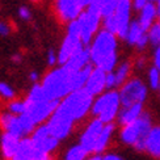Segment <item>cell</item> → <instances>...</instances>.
I'll list each match as a JSON object with an SVG mask.
<instances>
[{
  "instance_id": "28",
  "label": "cell",
  "mask_w": 160,
  "mask_h": 160,
  "mask_svg": "<svg viewBox=\"0 0 160 160\" xmlns=\"http://www.w3.org/2000/svg\"><path fill=\"white\" fill-rule=\"evenodd\" d=\"M92 3H95L96 5L100 7L102 18H104V17H108V16H110V15L114 13L117 5L119 3V0H93Z\"/></svg>"
},
{
  "instance_id": "35",
  "label": "cell",
  "mask_w": 160,
  "mask_h": 160,
  "mask_svg": "<svg viewBox=\"0 0 160 160\" xmlns=\"http://www.w3.org/2000/svg\"><path fill=\"white\" fill-rule=\"evenodd\" d=\"M32 160H52V156H51V154H49V152L36 150V152H34V155H33Z\"/></svg>"
},
{
  "instance_id": "22",
  "label": "cell",
  "mask_w": 160,
  "mask_h": 160,
  "mask_svg": "<svg viewBox=\"0 0 160 160\" xmlns=\"http://www.w3.org/2000/svg\"><path fill=\"white\" fill-rule=\"evenodd\" d=\"M114 132H116V125H114V122L105 123L101 134H100L97 142L95 144L93 154H102V152L108 148V146H109V143L112 141L113 135H114Z\"/></svg>"
},
{
  "instance_id": "47",
  "label": "cell",
  "mask_w": 160,
  "mask_h": 160,
  "mask_svg": "<svg viewBox=\"0 0 160 160\" xmlns=\"http://www.w3.org/2000/svg\"><path fill=\"white\" fill-rule=\"evenodd\" d=\"M159 91H160V87H159Z\"/></svg>"
},
{
  "instance_id": "38",
  "label": "cell",
  "mask_w": 160,
  "mask_h": 160,
  "mask_svg": "<svg viewBox=\"0 0 160 160\" xmlns=\"http://www.w3.org/2000/svg\"><path fill=\"white\" fill-rule=\"evenodd\" d=\"M11 33V26L5 21H0V36L7 37Z\"/></svg>"
},
{
  "instance_id": "6",
  "label": "cell",
  "mask_w": 160,
  "mask_h": 160,
  "mask_svg": "<svg viewBox=\"0 0 160 160\" xmlns=\"http://www.w3.org/2000/svg\"><path fill=\"white\" fill-rule=\"evenodd\" d=\"M76 20L80 26L82 42L84 46H89L93 37L96 36V33L101 29V24H102L101 9L95 3H91Z\"/></svg>"
},
{
  "instance_id": "18",
  "label": "cell",
  "mask_w": 160,
  "mask_h": 160,
  "mask_svg": "<svg viewBox=\"0 0 160 160\" xmlns=\"http://www.w3.org/2000/svg\"><path fill=\"white\" fill-rule=\"evenodd\" d=\"M88 63H91V52H89L88 46H84V48H82L79 51H76L63 66L71 74H75L76 71L82 70Z\"/></svg>"
},
{
  "instance_id": "32",
  "label": "cell",
  "mask_w": 160,
  "mask_h": 160,
  "mask_svg": "<svg viewBox=\"0 0 160 160\" xmlns=\"http://www.w3.org/2000/svg\"><path fill=\"white\" fill-rule=\"evenodd\" d=\"M0 97H3L4 100L11 101V100L16 98V92L8 83L0 82Z\"/></svg>"
},
{
  "instance_id": "39",
  "label": "cell",
  "mask_w": 160,
  "mask_h": 160,
  "mask_svg": "<svg viewBox=\"0 0 160 160\" xmlns=\"http://www.w3.org/2000/svg\"><path fill=\"white\" fill-rule=\"evenodd\" d=\"M154 66L160 70V45L155 48V52H154Z\"/></svg>"
},
{
  "instance_id": "8",
  "label": "cell",
  "mask_w": 160,
  "mask_h": 160,
  "mask_svg": "<svg viewBox=\"0 0 160 160\" xmlns=\"http://www.w3.org/2000/svg\"><path fill=\"white\" fill-rule=\"evenodd\" d=\"M121 106H131L135 104H144L147 100L148 88L141 78H130L118 88Z\"/></svg>"
},
{
  "instance_id": "43",
  "label": "cell",
  "mask_w": 160,
  "mask_h": 160,
  "mask_svg": "<svg viewBox=\"0 0 160 160\" xmlns=\"http://www.w3.org/2000/svg\"><path fill=\"white\" fill-rule=\"evenodd\" d=\"M21 55H20V54H15V55H13L12 57V61L13 62H15V63H20V62H21Z\"/></svg>"
},
{
  "instance_id": "13",
  "label": "cell",
  "mask_w": 160,
  "mask_h": 160,
  "mask_svg": "<svg viewBox=\"0 0 160 160\" xmlns=\"http://www.w3.org/2000/svg\"><path fill=\"white\" fill-rule=\"evenodd\" d=\"M30 139H32L33 144H34L36 150L49 152V154H52V152L59 147V143H61V141H59L58 138L51 135L46 122L37 126L34 131L32 132Z\"/></svg>"
},
{
  "instance_id": "31",
  "label": "cell",
  "mask_w": 160,
  "mask_h": 160,
  "mask_svg": "<svg viewBox=\"0 0 160 160\" xmlns=\"http://www.w3.org/2000/svg\"><path fill=\"white\" fill-rule=\"evenodd\" d=\"M147 36H148V41L151 46L156 48V46L160 45V22L159 21H156L147 30Z\"/></svg>"
},
{
  "instance_id": "16",
  "label": "cell",
  "mask_w": 160,
  "mask_h": 160,
  "mask_svg": "<svg viewBox=\"0 0 160 160\" xmlns=\"http://www.w3.org/2000/svg\"><path fill=\"white\" fill-rule=\"evenodd\" d=\"M106 74H108L106 71L95 66L84 85V89L93 97H97L104 93L106 91Z\"/></svg>"
},
{
  "instance_id": "21",
  "label": "cell",
  "mask_w": 160,
  "mask_h": 160,
  "mask_svg": "<svg viewBox=\"0 0 160 160\" xmlns=\"http://www.w3.org/2000/svg\"><path fill=\"white\" fill-rule=\"evenodd\" d=\"M144 152L154 159H160V125H154L146 138Z\"/></svg>"
},
{
  "instance_id": "2",
  "label": "cell",
  "mask_w": 160,
  "mask_h": 160,
  "mask_svg": "<svg viewBox=\"0 0 160 160\" xmlns=\"http://www.w3.org/2000/svg\"><path fill=\"white\" fill-rule=\"evenodd\" d=\"M154 126L152 116L148 112H143L142 116L134 122L126 126H121L119 131V139L126 146H130L138 152H144L146 138H147L150 130Z\"/></svg>"
},
{
  "instance_id": "4",
  "label": "cell",
  "mask_w": 160,
  "mask_h": 160,
  "mask_svg": "<svg viewBox=\"0 0 160 160\" xmlns=\"http://www.w3.org/2000/svg\"><path fill=\"white\" fill-rule=\"evenodd\" d=\"M121 109L118 89H108L95 97L91 108V116L101 119L104 123L114 122Z\"/></svg>"
},
{
  "instance_id": "24",
  "label": "cell",
  "mask_w": 160,
  "mask_h": 160,
  "mask_svg": "<svg viewBox=\"0 0 160 160\" xmlns=\"http://www.w3.org/2000/svg\"><path fill=\"white\" fill-rule=\"evenodd\" d=\"M147 32H144L143 28L141 26V24H139L138 18H132L131 22H130V26H129V30H128V34H126V38L125 41L128 45L130 46H137V43L141 41V38L146 34Z\"/></svg>"
},
{
  "instance_id": "46",
  "label": "cell",
  "mask_w": 160,
  "mask_h": 160,
  "mask_svg": "<svg viewBox=\"0 0 160 160\" xmlns=\"http://www.w3.org/2000/svg\"><path fill=\"white\" fill-rule=\"evenodd\" d=\"M150 2H152V3H158L159 0H150Z\"/></svg>"
},
{
  "instance_id": "3",
  "label": "cell",
  "mask_w": 160,
  "mask_h": 160,
  "mask_svg": "<svg viewBox=\"0 0 160 160\" xmlns=\"http://www.w3.org/2000/svg\"><path fill=\"white\" fill-rule=\"evenodd\" d=\"M71 76L72 74L64 66L52 67L41 80L46 97L50 100H62L71 93L74 91Z\"/></svg>"
},
{
  "instance_id": "27",
  "label": "cell",
  "mask_w": 160,
  "mask_h": 160,
  "mask_svg": "<svg viewBox=\"0 0 160 160\" xmlns=\"http://www.w3.org/2000/svg\"><path fill=\"white\" fill-rule=\"evenodd\" d=\"M89 156L88 151H87L80 143L74 144L67 150L64 155V160H85Z\"/></svg>"
},
{
  "instance_id": "20",
  "label": "cell",
  "mask_w": 160,
  "mask_h": 160,
  "mask_svg": "<svg viewBox=\"0 0 160 160\" xmlns=\"http://www.w3.org/2000/svg\"><path fill=\"white\" fill-rule=\"evenodd\" d=\"M138 21L144 32H147L152 25L158 21V5L156 3L148 2L143 8L139 11Z\"/></svg>"
},
{
  "instance_id": "14",
  "label": "cell",
  "mask_w": 160,
  "mask_h": 160,
  "mask_svg": "<svg viewBox=\"0 0 160 160\" xmlns=\"http://www.w3.org/2000/svg\"><path fill=\"white\" fill-rule=\"evenodd\" d=\"M104 122L101 119H98L96 117H92L91 121L87 123L85 129L83 130L82 135L79 138V143L83 146V147L88 151V154H93V148H95V144L97 142V139L101 134V131L104 129Z\"/></svg>"
},
{
  "instance_id": "44",
  "label": "cell",
  "mask_w": 160,
  "mask_h": 160,
  "mask_svg": "<svg viewBox=\"0 0 160 160\" xmlns=\"http://www.w3.org/2000/svg\"><path fill=\"white\" fill-rule=\"evenodd\" d=\"M156 5H158V21L160 22V0L156 3Z\"/></svg>"
},
{
  "instance_id": "34",
  "label": "cell",
  "mask_w": 160,
  "mask_h": 160,
  "mask_svg": "<svg viewBox=\"0 0 160 160\" xmlns=\"http://www.w3.org/2000/svg\"><path fill=\"white\" fill-rule=\"evenodd\" d=\"M48 64L50 67H55L58 64V52H55L52 49L48 51Z\"/></svg>"
},
{
  "instance_id": "40",
  "label": "cell",
  "mask_w": 160,
  "mask_h": 160,
  "mask_svg": "<svg viewBox=\"0 0 160 160\" xmlns=\"http://www.w3.org/2000/svg\"><path fill=\"white\" fill-rule=\"evenodd\" d=\"M102 160H125V159L117 154H114V152H108V154L102 155Z\"/></svg>"
},
{
  "instance_id": "30",
  "label": "cell",
  "mask_w": 160,
  "mask_h": 160,
  "mask_svg": "<svg viewBox=\"0 0 160 160\" xmlns=\"http://www.w3.org/2000/svg\"><path fill=\"white\" fill-rule=\"evenodd\" d=\"M7 110L12 114H16V116H20L25 113L26 110V105H25V100H11L8 102V106H7Z\"/></svg>"
},
{
  "instance_id": "19",
  "label": "cell",
  "mask_w": 160,
  "mask_h": 160,
  "mask_svg": "<svg viewBox=\"0 0 160 160\" xmlns=\"http://www.w3.org/2000/svg\"><path fill=\"white\" fill-rule=\"evenodd\" d=\"M144 112V104H135L131 106H121L117 116V123L119 126H126L134 122Z\"/></svg>"
},
{
  "instance_id": "1",
  "label": "cell",
  "mask_w": 160,
  "mask_h": 160,
  "mask_svg": "<svg viewBox=\"0 0 160 160\" xmlns=\"http://www.w3.org/2000/svg\"><path fill=\"white\" fill-rule=\"evenodd\" d=\"M118 37L101 28L93 37L89 48L91 62L106 72L114 71L118 64Z\"/></svg>"
},
{
  "instance_id": "15",
  "label": "cell",
  "mask_w": 160,
  "mask_h": 160,
  "mask_svg": "<svg viewBox=\"0 0 160 160\" xmlns=\"http://www.w3.org/2000/svg\"><path fill=\"white\" fill-rule=\"evenodd\" d=\"M131 12H132V3L131 0H119L117 8L114 11V17L117 21V37L125 41L126 34H128L129 26L131 22Z\"/></svg>"
},
{
  "instance_id": "9",
  "label": "cell",
  "mask_w": 160,
  "mask_h": 160,
  "mask_svg": "<svg viewBox=\"0 0 160 160\" xmlns=\"http://www.w3.org/2000/svg\"><path fill=\"white\" fill-rule=\"evenodd\" d=\"M84 45L80 38V26L78 20L67 24V32L58 50V66H63L68 59L79 51Z\"/></svg>"
},
{
  "instance_id": "17",
  "label": "cell",
  "mask_w": 160,
  "mask_h": 160,
  "mask_svg": "<svg viewBox=\"0 0 160 160\" xmlns=\"http://www.w3.org/2000/svg\"><path fill=\"white\" fill-rule=\"evenodd\" d=\"M21 138L11 134L8 131H3L0 134V154L4 160H11L18 150Z\"/></svg>"
},
{
  "instance_id": "10",
  "label": "cell",
  "mask_w": 160,
  "mask_h": 160,
  "mask_svg": "<svg viewBox=\"0 0 160 160\" xmlns=\"http://www.w3.org/2000/svg\"><path fill=\"white\" fill-rule=\"evenodd\" d=\"M75 123H76L75 119L72 117H70L67 113L64 110H62L59 106L51 114V117L46 121V125H48L51 135L58 138L61 142L70 137Z\"/></svg>"
},
{
  "instance_id": "41",
  "label": "cell",
  "mask_w": 160,
  "mask_h": 160,
  "mask_svg": "<svg viewBox=\"0 0 160 160\" xmlns=\"http://www.w3.org/2000/svg\"><path fill=\"white\" fill-rule=\"evenodd\" d=\"M29 80L34 84V83H38V80H39V74L37 71H32L30 74H29Z\"/></svg>"
},
{
  "instance_id": "36",
  "label": "cell",
  "mask_w": 160,
  "mask_h": 160,
  "mask_svg": "<svg viewBox=\"0 0 160 160\" xmlns=\"http://www.w3.org/2000/svg\"><path fill=\"white\" fill-rule=\"evenodd\" d=\"M108 89H117L116 88V76L114 72H108L106 74V91Z\"/></svg>"
},
{
  "instance_id": "45",
  "label": "cell",
  "mask_w": 160,
  "mask_h": 160,
  "mask_svg": "<svg viewBox=\"0 0 160 160\" xmlns=\"http://www.w3.org/2000/svg\"><path fill=\"white\" fill-rule=\"evenodd\" d=\"M30 2H33V3H39L41 0H30Z\"/></svg>"
},
{
  "instance_id": "25",
  "label": "cell",
  "mask_w": 160,
  "mask_h": 160,
  "mask_svg": "<svg viewBox=\"0 0 160 160\" xmlns=\"http://www.w3.org/2000/svg\"><path fill=\"white\" fill-rule=\"evenodd\" d=\"M93 67H95V64L91 62V63L87 64L85 67H83L82 70H79V71L75 72V74H72V76H71V80H72V89L78 91V89L84 88V85H85V83H87V80H88V78H89V75H91Z\"/></svg>"
},
{
  "instance_id": "42",
  "label": "cell",
  "mask_w": 160,
  "mask_h": 160,
  "mask_svg": "<svg viewBox=\"0 0 160 160\" xmlns=\"http://www.w3.org/2000/svg\"><path fill=\"white\" fill-rule=\"evenodd\" d=\"M85 160H102V154H91Z\"/></svg>"
},
{
  "instance_id": "11",
  "label": "cell",
  "mask_w": 160,
  "mask_h": 160,
  "mask_svg": "<svg viewBox=\"0 0 160 160\" xmlns=\"http://www.w3.org/2000/svg\"><path fill=\"white\" fill-rule=\"evenodd\" d=\"M59 102H61V100L43 98V100H39V101H28V100H25V105H26L25 113L38 126L41 123H45L51 117V114L58 108Z\"/></svg>"
},
{
  "instance_id": "5",
  "label": "cell",
  "mask_w": 160,
  "mask_h": 160,
  "mask_svg": "<svg viewBox=\"0 0 160 160\" xmlns=\"http://www.w3.org/2000/svg\"><path fill=\"white\" fill-rule=\"evenodd\" d=\"M93 100H95V97L89 95L84 88H82L68 93L64 98L61 100L58 106L67 113L70 117L74 118L75 122H79L88 114H91Z\"/></svg>"
},
{
  "instance_id": "7",
  "label": "cell",
  "mask_w": 160,
  "mask_h": 160,
  "mask_svg": "<svg viewBox=\"0 0 160 160\" xmlns=\"http://www.w3.org/2000/svg\"><path fill=\"white\" fill-rule=\"evenodd\" d=\"M36 128L37 125L26 113H22L20 116L12 114L8 110L0 113V129L21 139L30 137Z\"/></svg>"
},
{
  "instance_id": "29",
  "label": "cell",
  "mask_w": 160,
  "mask_h": 160,
  "mask_svg": "<svg viewBox=\"0 0 160 160\" xmlns=\"http://www.w3.org/2000/svg\"><path fill=\"white\" fill-rule=\"evenodd\" d=\"M147 82L151 89L158 91L160 87V70L156 67V66H152V67L148 68L147 72Z\"/></svg>"
},
{
  "instance_id": "26",
  "label": "cell",
  "mask_w": 160,
  "mask_h": 160,
  "mask_svg": "<svg viewBox=\"0 0 160 160\" xmlns=\"http://www.w3.org/2000/svg\"><path fill=\"white\" fill-rule=\"evenodd\" d=\"M132 71V63L130 61H122L121 63L117 64L114 68V76H116V88H119L125 82H128L130 79Z\"/></svg>"
},
{
  "instance_id": "12",
  "label": "cell",
  "mask_w": 160,
  "mask_h": 160,
  "mask_svg": "<svg viewBox=\"0 0 160 160\" xmlns=\"http://www.w3.org/2000/svg\"><path fill=\"white\" fill-rule=\"evenodd\" d=\"M93 0H55V12L62 22L76 20Z\"/></svg>"
},
{
  "instance_id": "37",
  "label": "cell",
  "mask_w": 160,
  "mask_h": 160,
  "mask_svg": "<svg viewBox=\"0 0 160 160\" xmlns=\"http://www.w3.org/2000/svg\"><path fill=\"white\" fill-rule=\"evenodd\" d=\"M148 2H150V0H131V3H132V9L137 11V12H139Z\"/></svg>"
},
{
  "instance_id": "23",
  "label": "cell",
  "mask_w": 160,
  "mask_h": 160,
  "mask_svg": "<svg viewBox=\"0 0 160 160\" xmlns=\"http://www.w3.org/2000/svg\"><path fill=\"white\" fill-rule=\"evenodd\" d=\"M34 152H36L34 144H33L30 137H26V138L21 139L17 152L11 160H32Z\"/></svg>"
},
{
  "instance_id": "33",
  "label": "cell",
  "mask_w": 160,
  "mask_h": 160,
  "mask_svg": "<svg viewBox=\"0 0 160 160\" xmlns=\"http://www.w3.org/2000/svg\"><path fill=\"white\" fill-rule=\"evenodd\" d=\"M18 16L21 20H24V21H29V20L32 18V12H30V9L28 8V7L22 5V7L18 8Z\"/></svg>"
}]
</instances>
